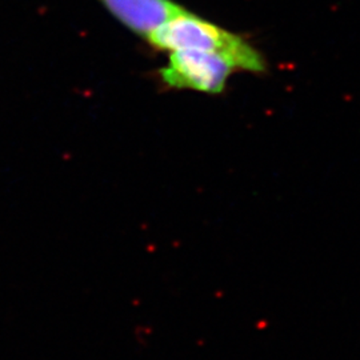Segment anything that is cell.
I'll return each instance as SVG.
<instances>
[{
    "mask_svg": "<svg viewBox=\"0 0 360 360\" xmlns=\"http://www.w3.org/2000/svg\"><path fill=\"white\" fill-rule=\"evenodd\" d=\"M131 31L147 37L169 19L184 11L183 7L172 0H101Z\"/></svg>",
    "mask_w": 360,
    "mask_h": 360,
    "instance_id": "cell-3",
    "label": "cell"
},
{
    "mask_svg": "<svg viewBox=\"0 0 360 360\" xmlns=\"http://www.w3.org/2000/svg\"><path fill=\"white\" fill-rule=\"evenodd\" d=\"M147 40L158 50L212 52L231 60L236 70L266 71L263 56L245 39L186 10L158 27Z\"/></svg>",
    "mask_w": 360,
    "mask_h": 360,
    "instance_id": "cell-1",
    "label": "cell"
},
{
    "mask_svg": "<svg viewBox=\"0 0 360 360\" xmlns=\"http://www.w3.org/2000/svg\"><path fill=\"white\" fill-rule=\"evenodd\" d=\"M236 67L227 58L212 52H169L168 63L160 70L162 80L168 87L220 94Z\"/></svg>",
    "mask_w": 360,
    "mask_h": 360,
    "instance_id": "cell-2",
    "label": "cell"
}]
</instances>
